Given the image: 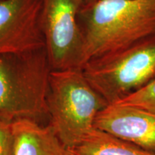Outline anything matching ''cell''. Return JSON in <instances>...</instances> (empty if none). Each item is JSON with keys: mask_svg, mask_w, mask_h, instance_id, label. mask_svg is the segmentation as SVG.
I'll return each instance as SVG.
<instances>
[{"mask_svg": "<svg viewBox=\"0 0 155 155\" xmlns=\"http://www.w3.org/2000/svg\"><path fill=\"white\" fill-rule=\"evenodd\" d=\"M78 20L86 63L155 35V0H86Z\"/></svg>", "mask_w": 155, "mask_h": 155, "instance_id": "obj_1", "label": "cell"}, {"mask_svg": "<svg viewBox=\"0 0 155 155\" xmlns=\"http://www.w3.org/2000/svg\"><path fill=\"white\" fill-rule=\"evenodd\" d=\"M51 71L45 47L0 54V113L14 120H49L46 98Z\"/></svg>", "mask_w": 155, "mask_h": 155, "instance_id": "obj_2", "label": "cell"}, {"mask_svg": "<svg viewBox=\"0 0 155 155\" xmlns=\"http://www.w3.org/2000/svg\"><path fill=\"white\" fill-rule=\"evenodd\" d=\"M46 104L48 124L68 149L80 144L94 128L98 114L108 105L82 69L51 71Z\"/></svg>", "mask_w": 155, "mask_h": 155, "instance_id": "obj_3", "label": "cell"}, {"mask_svg": "<svg viewBox=\"0 0 155 155\" xmlns=\"http://www.w3.org/2000/svg\"><path fill=\"white\" fill-rule=\"evenodd\" d=\"M82 70L108 104H116L155 78V35L90 60Z\"/></svg>", "mask_w": 155, "mask_h": 155, "instance_id": "obj_4", "label": "cell"}, {"mask_svg": "<svg viewBox=\"0 0 155 155\" xmlns=\"http://www.w3.org/2000/svg\"><path fill=\"white\" fill-rule=\"evenodd\" d=\"M86 0H42L41 27L52 71L82 69L84 40L79 13Z\"/></svg>", "mask_w": 155, "mask_h": 155, "instance_id": "obj_5", "label": "cell"}, {"mask_svg": "<svg viewBox=\"0 0 155 155\" xmlns=\"http://www.w3.org/2000/svg\"><path fill=\"white\" fill-rule=\"evenodd\" d=\"M42 0H0V54L45 47Z\"/></svg>", "mask_w": 155, "mask_h": 155, "instance_id": "obj_6", "label": "cell"}, {"mask_svg": "<svg viewBox=\"0 0 155 155\" xmlns=\"http://www.w3.org/2000/svg\"><path fill=\"white\" fill-rule=\"evenodd\" d=\"M94 127L155 152V114L133 106L108 104L97 115Z\"/></svg>", "mask_w": 155, "mask_h": 155, "instance_id": "obj_7", "label": "cell"}, {"mask_svg": "<svg viewBox=\"0 0 155 155\" xmlns=\"http://www.w3.org/2000/svg\"><path fill=\"white\" fill-rule=\"evenodd\" d=\"M13 131L14 155H73L49 124L44 126L30 119H16Z\"/></svg>", "mask_w": 155, "mask_h": 155, "instance_id": "obj_8", "label": "cell"}, {"mask_svg": "<svg viewBox=\"0 0 155 155\" xmlns=\"http://www.w3.org/2000/svg\"><path fill=\"white\" fill-rule=\"evenodd\" d=\"M73 155H155L128 141L94 128L82 141L70 149Z\"/></svg>", "mask_w": 155, "mask_h": 155, "instance_id": "obj_9", "label": "cell"}, {"mask_svg": "<svg viewBox=\"0 0 155 155\" xmlns=\"http://www.w3.org/2000/svg\"><path fill=\"white\" fill-rule=\"evenodd\" d=\"M116 104L136 106L155 114V78Z\"/></svg>", "mask_w": 155, "mask_h": 155, "instance_id": "obj_10", "label": "cell"}, {"mask_svg": "<svg viewBox=\"0 0 155 155\" xmlns=\"http://www.w3.org/2000/svg\"><path fill=\"white\" fill-rule=\"evenodd\" d=\"M14 119L0 113V155H14Z\"/></svg>", "mask_w": 155, "mask_h": 155, "instance_id": "obj_11", "label": "cell"}]
</instances>
